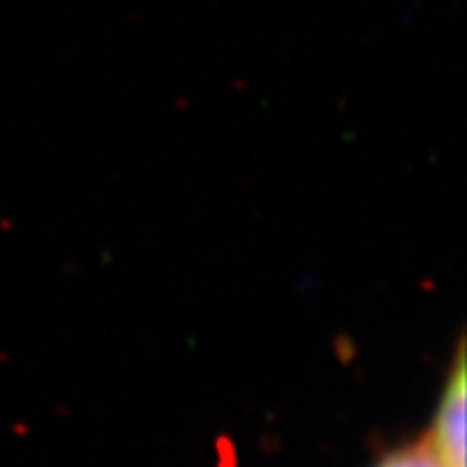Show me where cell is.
I'll return each mask as SVG.
<instances>
[{"instance_id": "cell-1", "label": "cell", "mask_w": 467, "mask_h": 467, "mask_svg": "<svg viewBox=\"0 0 467 467\" xmlns=\"http://www.w3.org/2000/svg\"><path fill=\"white\" fill-rule=\"evenodd\" d=\"M465 350L455 353L446 387L431 420L427 446L443 467H465Z\"/></svg>"}, {"instance_id": "cell-2", "label": "cell", "mask_w": 467, "mask_h": 467, "mask_svg": "<svg viewBox=\"0 0 467 467\" xmlns=\"http://www.w3.org/2000/svg\"><path fill=\"white\" fill-rule=\"evenodd\" d=\"M375 467H443L439 458L431 453L427 443H415V446H403V449L389 453L381 458Z\"/></svg>"}]
</instances>
